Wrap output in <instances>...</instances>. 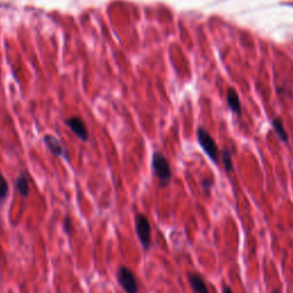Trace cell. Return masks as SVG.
Wrapping results in <instances>:
<instances>
[{"instance_id":"9a60e30c","label":"cell","mask_w":293,"mask_h":293,"mask_svg":"<svg viewBox=\"0 0 293 293\" xmlns=\"http://www.w3.org/2000/svg\"><path fill=\"white\" fill-rule=\"evenodd\" d=\"M222 293H234V292L229 287H228V285H224V287L222 288Z\"/></svg>"},{"instance_id":"3957f363","label":"cell","mask_w":293,"mask_h":293,"mask_svg":"<svg viewBox=\"0 0 293 293\" xmlns=\"http://www.w3.org/2000/svg\"><path fill=\"white\" fill-rule=\"evenodd\" d=\"M135 231L143 249H149L151 241V227L149 220L144 214H138L135 216Z\"/></svg>"},{"instance_id":"277c9868","label":"cell","mask_w":293,"mask_h":293,"mask_svg":"<svg viewBox=\"0 0 293 293\" xmlns=\"http://www.w3.org/2000/svg\"><path fill=\"white\" fill-rule=\"evenodd\" d=\"M118 282H119L120 287L123 288V290L126 293H138L139 288H138V282H136L135 275L133 274L132 270L125 267V266H121L118 270L117 274Z\"/></svg>"},{"instance_id":"30bf717a","label":"cell","mask_w":293,"mask_h":293,"mask_svg":"<svg viewBox=\"0 0 293 293\" xmlns=\"http://www.w3.org/2000/svg\"><path fill=\"white\" fill-rule=\"evenodd\" d=\"M273 127L275 129V132L277 133V135L280 136L282 141H284V142H288V134L287 132H285V128H284V125L282 123V120L280 118H275V119L273 120Z\"/></svg>"},{"instance_id":"6da1fadb","label":"cell","mask_w":293,"mask_h":293,"mask_svg":"<svg viewBox=\"0 0 293 293\" xmlns=\"http://www.w3.org/2000/svg\"><path fill=\"white\" fill-rule=\"evenodd\" d=\"M151 164H153L154 173L159 179V181L162 182V185H169L171 178H172V172H171L170 165L164 156L161 153H155L153 155V162H151Z\"/></svg>"},{"instance_id":"52a82bcc","label":"cell","mask_w":293,"mask_h":293,"mask_svg":"<svg viewBox=\"0 0 293 293\" xmlns=\"http://www.w3.org/2000/svg\"><path fill=\"white\" fill-rule=\"evenodd\" d=\"M188 281L190 288L193 289V291L195 293H210L206 283L198 274H189Z\"/></svg>"},{"instance_id":"9c48e42d","label":"cell","mask_w":293,"mask_h":293,"mask_svg":"<svg viewBox=\"0 0 293 293\" xmlns=\"http://www.w3.org/2000/svg\"><path fill=\"white\" fill-rule=\"evenodd\" d=\"M15 187H16L17 192L23 197H26L29 195L30 187L28 178H26L25 174H21V176L16 179V181H15Z\"/></svg>"},{"instance_id":"8992f818","label":"cell","mask_w":293,"mask_h":293,"mask_svg":"<svg viewBox=\"0 0 293 293\" xmlns=\"http://www.w3.org/2000/svg\"><path fill=\"white\" fill-rule=\"evenodd\" d=\"M44 143H45V146L47 147V149L51 151L53 155L59 156V157H64L66 159H68L66 148H64L62 142H61L59 139H56L55 136L45 135L44 136Z\"/></svg>"},{"instance_id":"5b68a950","label":"cell","mask_w":293,"mask_h":293,"mask_svg":"<svg viewBox=\"0 0 293 293\" xmlns=\"http://www.w3.org/2000/svg\"><path fill=\"white\" fill-rule=\"evenodd\" d=\"M66 123L68 125L72 133L77 136L78 139H81L84 142L89 141V132H87L86 125L84 124V121L81 119L79 117H71L69 119L66 120Z\"/></svg>"},{"instance_id":"5bb4252c","label":"cell","mask_w":293,"mask_h":293,"mask_svg":"<svg viewBox=\"0 0 293 293\" xmlns=\"http://www.w3.org/2000/svg\"><path fill=\"white\" fill-rule=\"evenodd\" d=\"M201 186H203L205 192H208L210 188L212 187V181L211 180H203V182H201Z\"/></svg>"},{"instance_id":"7c38bea8","label":"cell","mask_w":293,"mask_h":293,"mask_svg":"<svg viewBox=\"0 0 293 293\" xmlns=\"http://www.w3.org/2000/svg\"><path fill=\"white\" fill-rule=\"evenodd\" d=\"M8 184H7L6 179L2 177V174H0V200L6 198L7 194H8Z\"/></svg>"},{"instance_id":"7a4b0ae2","label":"cell","mask_w":293,"mask_h":293,"mask_svg":"<svg viewBox=\"0 0 293 293\" xmlns=\"http://www.w3.org/2000/svg\"><path fill=\"white\" fill-rule=\"evenodd\" d=\"M197 139H198V142L200 147L203 148V150L206 153V155L210 157L213 162L216 163L219 161V149L218 146H216L214 139L208 134V133L205 131L204 128L199 127L197 129Z\"/></svg>"},{"instance_id":"2e32d148","label":"cell","mask_w":293,"mask_h":293,"mask_svg":"<svg viewBox=\"0 0 293 293\" xmlns=\"http://www.w3.org/2000/svg\"><path fill=\"white\" fill-rule=\"evenodd\" d=\"M273 293H281V291L280 290H275V291H273Z\"/></svg>"},{"instance_id":"8fae6325","label":"cell","mask_w":293,"mask_h":293,"mask_svg":"<svg viewBox=\"0 0 293 293\" xmlns=\"http://www.w3.org/2000/svg\"><path fill=\"white\" fill-rule=\"evenodd\" d=\"M221 158L224 169H226L227 172H231V171H233V161H231V155L229 153V150L224 149L222 151Z\"/></svg>"},{"instance_id":"4fadbf2b","label":"cell","mask_w":293,"mask_h":293,"mask_svg":"<svg viewBox=\"0 0 293 293\" xmlns=\"http://www.w3.org/2000/svg\"><path fill=\"white\" fill-rule=\"evenodd\" d=\"M64 229H66L67 233H70V231H71V229H72V224H71L70 219L66 218V220H64Z\"/></svg>"},{"instance_id":"ba28073f","label":"cell","mask_w":293,"mask_h":293,"mask_svg":"<svg viewBox=\"0 0 293 293\" xmlns=\"http://www.w3.org/2000/svg\"><path fill=\"white\" fill-rule=\"evenodd\" d=\"M227 102H228V105H229V108L233 110L235 113L241 115V112H242L241 101H239L238 94L236 93V91L234 89H229V91H228Z\"/></svg>"}]
</instances>
